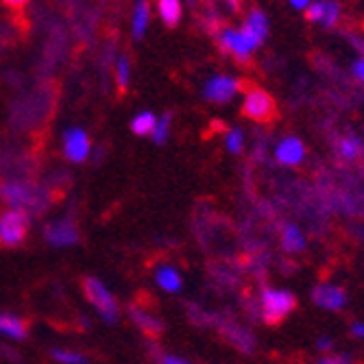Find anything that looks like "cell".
Segmentation results:
<instances>
[{
    "instance_id": "cell-1",
    "label": "cell",
    "mask_w": 364,
    "mask_h": 364,
    "mask_svg": "<svg viewBox=\"0 0 364 364\" xmlns=\"http://www.w3.org/2000/svg\"><path fill=\"white\" fill-rule=\"evenodd\" d=\"M212 329L225 338L229 347H234L242 355H253L257 351V336L253 334V329L245 325L234 312L229 310H218L214 312L212 318Z\"/></svg>"
},
{
    "instance_id": "cell-2",
    "label": "cell",
    "mask_w": 364,
    "mask_h": 364,
    "mask_svg": "<svg viewBox=\"0 0 364 364\" xmlns=\"http://www.w3.org/2000/svg\"><path fill=\"white\" fill-rule=\"evenodd\" d=\"M257 301L262 310V323L279 325L286 316H290L296 308V294L286 288L262 284L257 290Z\"/></svg>"
},
{
    "instance_id": "cell-3",
    "label": "cell",
    "mask_w": 364,
    "mask_h": 364,
    "mask_svg": "<svg viewBox=\"0 0 364 364\" xmlns=\"http://www.w3.org/2000/svg\"><path fill=\"white\" fill-rule=\"evenodd\" d=\"M83 292L87 296V301L98 310V314L103 316V321L107 323H116L120 316V306L116 301L114 292L96 277H85L83 279Z\"/></svg>"
},
{
    "instance_id": "cell-4",
    "label": "cell",
    "mask_w": 364,
    "mask_h": 364,
    "mask_svg": "<svg viewBox=\"0 0 364 364\" xmlns=\"http://www.w3.org/2000/svg\"><path fill=\"white\" fill-rule=\"evenodd\" d=\"M218 44L225 53H231L236 57L238 63H247L251 59V53L262 44V40L255 36V33L249 26H242L240 33L236 31H220L218 33Z\"/></svg>"
},
{
    "instance_id": "cell-5",
    "label": "cell",
    "mask_w": 364,
    "mask_h": 364,
    "mask_svg": "<svg viewBox=\"0 0 364 364\" xmlns=\"http://www.w3.org/2000/svg\"><path fill=\"white\" fill-rule=\"evenodd\" d=\"M242 116L253 122H271L277 118V105L269 92L262 87H247L242 101Z\"/></svg>"
},
{
    "instance_id": "cell-6",
    "label": "cell",
    "mask_w": 364,
    "mask_h": 364,
    "mask_svg": "<svg viewBox=\"0 0 364 364\" xmlns=\"http://www.w3.org/2000/svg\"><path fill=\"white\" fill-rule=\"evenodd\" d=\"M31 218L24 210H5L0 214V245L18 247L28 234Z\"/></svg>"
},
{
    "instance_id": "cell-7",
    "label": "cell",
    "mask_w": 364,
    "mask_h": 364,
    "mask_svg": "<svg viewBox=\"0 0 364 364\" xmlns=\"http://www.w3.org/2000/svg\"><path fill=\"white\" fill-rule=\"evenodd\" d=\"M210 279H212V286L220 292H240L245 273L240 269L238 259H225V262L212 264Z\"/></svg>"
},
{
    "instance_id": "cell-8",
    "label": "cell",
    "mask_w": 364,
    "mask_h": 364,
    "mask_svg": "<svg viewBox=\"0 0 364 364\" xmlns=\"http://www.w3.org/2000/svg\"><path fill=\"white\" fill-rule=\"evenodd\" d=\"M310 299L316 308L327 310V312H341L347 308V290L338 284L332 282H321L310 290Z\"/></svg>"
},
{
    "instance_id": "cell-9",
    "label": "cell",
    "mask_w": 364,
    "mask_h": 364,
    "mask_svg": "<svg viewBox=\"0 0 364 364\" xmlns=\"http://www.w3.org/2000/svg\"><path fill=\"white\" fill-rule=\"evenodd\" d=\"M0 201L7 203L9 210H24L38 205V192L20 181H5L0 183Z\"/></svg>"
},
{
    "instance_id": "cell-10",
    "label": "cell",
    "mask_w": 364,
    "mask_h": 364,
    "mask_svg": "<svg viewBox=\"0 0 364 364\" xmlns=\"http://www.w3.org/2000/svg\"><path fill=\"white\" fill-rule=\"evenodd\" d=\"M306 157H308V149L301 142V138H296V136L282 138L275 144V149H273V159L279 164V166H284V168L301 166V164L306 161Z\"/></svg>"
},
{
    "instance_id": "cell-11",
    "label": "cell",
    "mask_w": 364,
    "mask_h": 364,
    "mask_svg": "<svg viewBox=\"0 0 364 364\" xmlns=\"http://www.w3.org/2000/svg\"><path fill=\"white\" fill-rule=\"evenodd\" d=\"M247 83L245 81H238V79H231V77H225V75H218V77H212L205 85H203V96L205 101L210 103H216V105H223V103H229L231 98H234L240 90H245Z\"/></svg>"
},
{
    "instance_id": "cell-12",
    "label": "cell",
    "mask_w": 364,
    "mask_h": 364,
    "mask_svg": "<svg viewBox=\"0 0 364 364\" xmlns=\"http://www.w3.org/2000/svg\"><path fill=\"white\" fill-rule=\"evenodd\" d=\"M90 151H92V142L83 129L73 127L63 134V155L68 157V161L81 164L90 157Z\"/></svg>"
},
{
    "instance_id": "cell-13",
    "label": "cell",
    "mask_w": 364,
    "mask_h": 364,
    "mask_svg": "<svg viewBox=\"0 0 364 364\" xmlns=\"http://www.w3.org/2000/svg\"><path fill=\"white\" fill-rule=\"evenodd\" d=\"M279 249L286 255H299L308 249V236L306 231L292 223V220H284L279 225Z\"/></svg>"
},
{
    "instance_id": "cell-14",
    "label": "cell",
    "mask_w": 364,
    "mask_h": 364,
    "mask_svg": "<svg viewBox=\"0 0 364 364\" xmlns=\"http://www.w3.org/2000/svg\"><path fill=\"white\" fill-rule=\"evenodd\" d=\"M334 155L341 164L355 166L358 161L364 159V140L358 134H343L334 142Z\"/></svg>"
},
{
    "instance_id": "cell-15",
    "label": "cell",
    "mask_w": 364,
    "mask_h": 364,
    "mask_svg": "<svg viewBox=\"0 0 364 364\" xmlns=\"http://www.w3.org/2000/svg\"><path fill=\"white\" fill-rule=\"evenodd\" d=\"M129 316H131V321L138 325V329H142L146 336H151V338L161 336V332H164V321L157 314H153L151 310L142 308L140 304H131L129 306Z\"/></svg>"
},
{
    "instance_id": "cell-16",
    "label": "cell",
    "mask_w": 364,
    "mask_h": 364,
    "mask_svg": "<svg viewBox=\"0 0 364 364\" xmlns=\"http://www.w3.org/2000/svg\"><path fill=\"white\" fill-rule=\"evenodd\" d=\"M46 240L53 247H73L79 240V231L68 220H57L46 227Z\"/></svg>"
},
{
    "instance_id": "cell-17",
    "label": "cell",
    "mask_w": 364,
    "mask_h": 364,
    "mask_svg": "<svg viewBox=\"0 0 364 364\" xmlns=\"http://www.w3.org/2000/svg\"><path fill=\"white\" fill-rule=\"evenodd\" d=\"M155 284L164 290V292H171L177 294L183 288V277L181 273L173 267V264H164L155 271Z\"/></svg>"
},
{
    "instance_id": "cell-18",
    "label": "cell",
    "mask_w": 364,
    "mask_h": 364,
    "mask_svg": "<svg viewBox=\"0 0 364 364\" xmlns=\"http://www.w3.org/2000/svg\"><path fill=\"white\" fill-rule=\"evenodd\" d=\"M151 24V5L149 0H136L134 14H131V33H134L136 40H142L149 31Z\"/></svg>"
},
{
    "instance_id": "cell-19",
    "label": "cell",
    "mask_w": 364,
    "mask_h": 364,
    "mask_svg": "<svg viewBox=\"0 0 364 364\" xmlns=\"http://www.w3.org/2000/svg\"><path fill=\"white\" fill-rule=\"evenodd\" d=\"M0 334H5L9 338H16V341H22L28 334V325L20 316L0 312Z\"/></svg>"
},
{
    "instance_id": "cell-20",
    "label": "cell",
    "mask_w": 364,
    "mask_h": 364,
    "mask_svg": "<svg viewBox=\"0 0 364 364\" xmlns=\"http://www.w3.org/2000/svg\"><path fill=\"white\" fill-rule=\"evenodd\" d=\"M157 14L166 26H177L181 20V0H157Z\"/></svg>"
},
{
    "instance_id": "cell-21",
    "label": "cell",
    "mask_w": 364,
    "mask_h": 364,
    "mask_svg": "<svg viewBox=\"0 0 364 364\" xmlns=\"http://www.w3.org/2000/svg\"><path fill=\"white\" fill-rule=\"evenodd\" d=\"M155 124H157V116L153 112H140L131 120V131H134L138 138H146V136H153Z\"/></svg>"
},
{
    "instance_id": "cell-22",
    "label": "cell",
    "mask_w": 364,
    "mask_h": 364,
    "mask_svg": "<svg viewBox=\"0 0 364 364\" xmlns=\"http://www.w3.org/2000/svg\"><path fill=\"white\" fill-rule=\"evenodd\" d=\"M114 79H116V85L120 92H124L129 87V81H131V61L127 55H116L114 59Z\"/></svg>"
},
{
    "instance_id": "cell-23",
    "label": "cell",
    "mask_w": 364,
    "mask_h": 364,
    "mask_svg": "<svg viewBox=\"0 0 364 364\" xmlns=\"http://www.w3.org/2000/svg\"><path fill=\"white\" fill-rule=\"evenodd\" d=\"M223 138H225V149L231 155H240L247 146V136L242 129H227Z\"/></svg>"
},
{
    "instance_id": "cell-24",
    "label": "cell",
    "mask_w": 364,
    "mask_h": 364,
    "mask_svg": "<svg viewBox=\"0 0 364 364\" xmlns=\"http://www.w3.org/2000/svg\"><path fill=\"white\" fill-rule=\"evenodd\" d=\"M186 310H188V318L192 321V325H196V327H212V318H214L212 310H205L203 306H198V304H188Z\"/></svg>"
},
{
    "instance_id": "cell-25",
    "label": "cell",
    "mask_w": 364,
    "mask_h": 364,
    "mask_svg": "<svg viewBox=\"0 0 364 364\" xmlns=\"http://www.w3.org/2000/svg\"><path fill=\"white\" fill-rule=\"evenodd\" d=\"M171 127H173V114H161L157 118V124H155V131H153V140L155 144H164L168 138H171Z\"/></svg>"
},
{
    "instance_id": "cell-26",
    "label": "cell",
    "mask_w": 364,
    "mask_h": 364,
    "mask_svg": "<svg viewBox=\"0 0 364 364\" xmlns=\"http://www.w3.org/2000/svg\"><path fill=\"white\" fill-rule=\"evenodd\" d=\"M240 306H242L245 316L251 323H259L262 321V310H259L257 294H240Z\"/></svg>"
},
{
    "instance_id": "cell-27",
    "label": "cell",
    "mask_w": 364,
    "mask_h": 364,
    "mask_svg": "<svg viewBox=\"0 0 364 364\" xmlns=\"http://www.w3.org/2000/svg\"><path fill=\"white\" fill-rule=\"evenodd\" d=\"M245 26H249L262 42H264V38H267V33H269V20H267V16H264L262 11H257V9L251 11V16H249Z\"/></svg>"
},
{
    "instance_id": "cell-28",
    "label": "cell",
    "mask_w": 364,
    "mask_h": 364,
    "mask_svg": "<svg viewBox=\"0 0 364 364\" xmlns=\"http://www.w3.org/2000/svg\"><path fill=\"white\" fill-rule=\"evenodd\" d=\"M314 364H355V358L347 351H332V353H323Z\"/></svg>"
},
{
    "instance_id": "cell-29",
    "label": "cell",
    "mask_w": 364,
    "mask_h": 364,
    "mask_svg": "<svg viewBox=\"0 0 364 364\" xmlns=\"http://www.w3.org/2000/svg\"><path fill=\"white\" fill-rule=\"evenodd\" d=\"M53 358L61 364H87V358L75 351H63V349H55Z\"/></svg>"
},
{
    "instance_id": "cell-30",
    "label": "cell",
    "mask_w": 364,
    "mask_h": 364,
    "mask_svg": "<svg viewBox=\"0 0 364 364\" xmlns=\"http://www.w3.org/2000/svg\"><path fill=\"white\" fill-rule=\"evenodd\" d=\"M338 16H341V5L338 3H332V0H325V9H323V24L325 26H334L338 22Z\"/></svg>"
},
{
    "instance_id": "cell-31",
    "label": "cell",
    "mask_w": 364,
    "mask_h": 364,
    "mask_svg": "<svg viewBox=\"0 0 364 364\" xmlns=\"http://www.w3.org/2000/svg\"><path fill=\"white\" fill-rule=\"evenodd\" d=\"M157 364H192V362L186 360V358H181V355H175V353L157 351Z\"/></svg>"
},
{
    "instance_id": "cell-32",
    "label": "cell",
    "mask_w": 364,
    "mask_h": 364,
    "mask_svg": "<svg viewBox=\"0 0 364 364\" xmlns=\"http://www.w3.org/2000/svg\"><path fill=\"white\" fill-rule=\"evenodd\" d=\"M323 9H325V0H321V3H312L310 7H308V20H312V22H321L323 20Z\"/></svg>"
},
{
    "instance_id": "cell-33",
    "label": "cell",
    "mask_w": 364,
    "mask_h": 364,
    "mask_svg": "<svg viewBox=\"0 0 364 364\" xmlns=\"http://www.w3.org/2000/svg\"><path fill=\"white\" fill-rule=\"evenodd\" d=\"M314 347H316L321 353H332L334 347H336V343H334V338H329V336H318L316 343H314Z\"/></svg>"
},
{
    "instance_id": "cell-34",
    "label": "cell",
    "mask_w": 364,
    "mask_h": 364,
    "mask_svg": "<svg viewBox=\"0 0 364 364\" xmlns=\"http://www.w3.org/2000/svg\"><path fill=\"white\" fill-rule=\"evenodd\" d=\"M349 332H351L353 338L364 341V321H353V323L349 325Z\"/></svg>"
},
{
    "instance_id": "cell-35",
    "label": "cell",
    "mask_w": 364,
    "mask_h": 364,
    "mask_svg": "<svg viewBox=\"0 0 364 364\" xmlns=\"http://www.w3.org/2000/svg\"><path fill=\"white\" fill-rule=\"evenodd\" d=\"M353 77H355L358 81H362V83H364V57H362V59H358V61L353 63Z\"/></svg>"
},
{
    "instance_id": "cell-36",
    "label": "cell",
    "mask_w": 364,
    "mask_h": 364,
    "mask_svg": "<svg viewBox=\"0 0 364 364\" xmlns=\"http://www.w3.org/2000/svg\"><path fill=\"white\" fill-rule=\"evenodd\" d=\"M3 3L7 7H11V9H20V7H24L28 3V0H3Z\"/></svg>"
},
{
    "instance_id": "cell-37",
    "label": "cell",
    "mask_w": 364,
    "mask_h": 364,
    "mask_svg": "<svg viewBox=\"0 0 364 364\" xmlns=\"http://www.w3.org/2000/svg\"><path fill=\"white\" fill-rule=\"evenodd\" d=\"M290 3L296 7V9H304V7H308V3H310V0H290Z\"/></svg>"
}]
</instances>
